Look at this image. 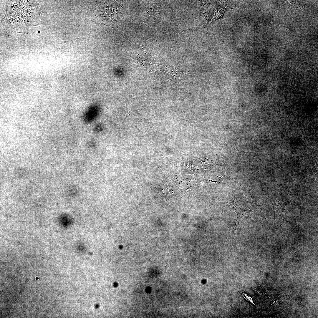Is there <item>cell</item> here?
I'll list each match as a JSON object with an SVG mask.
<instances>
[{
  "label": "cell",
  "mask_w": 318,
  "mask_h": 318,
  "mask_svg": "<svg viewBox=\"0 0 318 318\" xmlns=\"http://www.w3.org/2000/svg\"><path fill=\"white\" fill-rule=\"evenodd\" d=\"M247 200V198L243 193H241L235 195L233 201L227 203L233 207L234 211L236 212L237 216L233 231L236 229L242 217L250 212L249 203Z\"/></svg>",
  "instance_id": "cell-1"
},
{
  "label": "cell",
  "mask_w": 318,
  "mask_h": 318,
  "mask_svg": "<svg viewBox=\"0 0 318 318\" xmlns=\"http://www.w3.org/2000/svg\"><path fill=\"white\" fill-rule=\"evenodd\" d=\"M100 10L101 17L103 20L109 24L117 21L121 13L120 6L115 3L105 4Z\"/></svg>",
  "instance_id": "cell-2"
},
{
  "label": "cell",
  "mask_w": 318,
  "mask_h": 318,
  "mask_svg": "<svg viewBox=\"0 0 318 318\" xmlns=\"http://www.w3.org/2000/svg\"><path fill=\"white\" fill-rule=\"evenodd\" d=\"M98 111V107L96 103L91 105L86 111L84 115V120L87 122H91L96 117Z\"/></svg>",
  "instance_id": "cell-3"
},
{
  "label": "cell",
  "mask_w": 318,
  "mask_h": 318,
  "mask_svg": "<svg viewBox=\"0 0 318 318\" xmlns=\"http://www.w3.org/2000/svg\"><path fill=\"white\" fill-rule=\"evenodd\" d=\"M240 292L241 293V294H242L243 297L246 299L248 301H249V302H250L252 304H254V305H255V304L253 302V300H252V298L250 296H249V295H248L247 294H246L244 292Z\"/></svg>",
  "instance_id": "cell-4"
}]
</instances>
